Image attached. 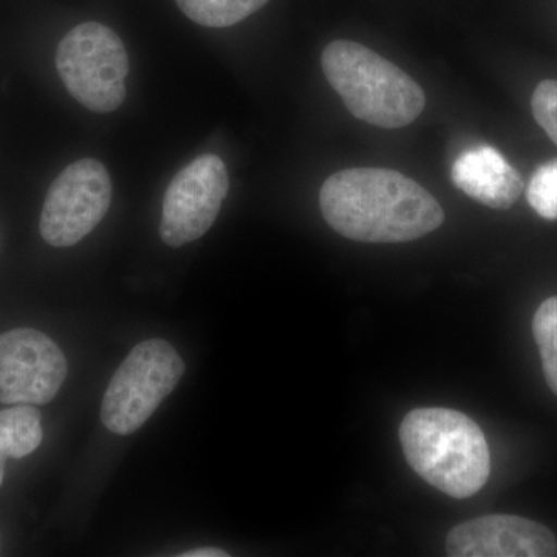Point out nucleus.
<instances>
[{
  "instance_id": "nucleus-1",
  "label": "nucleus",
  "mask_w": 557,
  "mask_h": 557,
  "mask_svg": "<svg viewBox=\"0 0 557 557\" xmlns=\"http://www.w3.org/2000/svg\"><path fill=\"white\" fill-rule=\"evenodd\" d=\"M319 205L332 230L366 244L421 239L445 222V211L428 189L383 168H351L330 175Z\"/></svg>"
},
{
  "instance_id": "nucleus-2",
  "label": "nucleus",
  "mask_w": 557,
  "mask_h": 557,
  "mask_svg": "<svg viewBox=\"0 0 557 557\" xmlns=\"http://www.w3.org/2000/svg\"><path fill=\"white\" fill-rule=\"evenodd\" d=\"M399 442L410 468L446 496L468 498L486 485L490 448L482 429L465 413L412 410L399 428Z\"/></svg>"
},
{
  "instance_id": "nucleus-3",
  "label": "nucleus",
  "mask_w": 557,
  "mask_h": 557,
  "mask_svg": "<svg viewBox=\"0 0 557 557\" xmlns=\"http://www.w3.org/2000/svg\"><path fill=\"white\" fill-rule=\"evenodd\" d=\"M321 62L330 86L355 119L399 129L423 113L426 97L417 81L362 44L333 40Z\"/></svg>"
},
{
  "instance_id": "nucleus-4",
  "label": "nucleus",
  "mask_w": 557,
  "mask_h": 557,
  "mask_svg": "<svg viewBox=\"0 0 557 557\" xmlns=\"http://www.w3.org/2000/svg\"><path fill=\"white\" fill-rule=\"evenodd\" d=\"M57 69L69 94L91 112H113L126 100L129 57L120 36L100 22H84L62 38Z\"/></svg>"
},
{
  "instance_id": "nucleus-5",
  "label": "nucleus",
  "mask_w": 557,
  "mask_h": 557,
  "mask_svg": "<svg viewBox=\"0 0 557 557\" xmlns=\"http://www.w3.org/2000/svg\"><path fill=\"white\" fill-rule=\"evenodd\" d=\"M183 375L185 362L168 341H143L110 380L102 398V424L112 434H134L170 397Z\"/></svg>"
},
{
  "instance_id": "nucleus-6",
  "label": "nucleus",
  "mask_w": 557,
  "mask_h": 557,
  "mask_svg": "<svg viewBox=\"0 0 557 557\" xmlns=\"http://www.w3.org/2000/svg\"><path fill=\"white\" fill-rule=\"evenodd\" d=\"M110 201L108 168L94 159L75 161L51 183L40 214V236L51 247H73L97 228Z\"/></svg>"
},
{
  "instance_id": "nucleus-7",
  "label": "nucleus",
  "mask_w": 557,
  "mask_h": 557,
  "mask_svg": "<svg viewBox=\"0 0 557 557\" xmlns=\"http://www.w3.org/2000/svg\"><path fill=\"white\" fill-rule=\"evenodd\" d=\"M228 189V171L220 157L205 153L190 161L164 194L161 240L180 248L205 236L214 225Z\"/></svg>"
},
{
  "instance_id": "nucleus-8",
  "label": "nucleus",
  "mask_w": 557,
  "mask_h": 557,
  "mask_svg": "<svg viewBox=\"0 0 557 557\" xmlns=\"http://www.w3.org/2000/svg\"><path fill=\"white\" fill-rule=\"evenodd\" d=\"M69 366L53 339L35 329L0 335V403L47 405L57 397Z\"/></svg>"
},
{
  "instance_id": "nucleus-9",
  "label": "nucleus",
  "mask_w": 557,
  "mask_h": 557,
  "mask_svg": "<svg viewBox=\"0 0 557 557\" xmlns=\"http://www.w3.org/2000/svg\"><path fill=\"white\" fill-rule=\"evenodd\" d=\"M446 552L453 557H553L557 541L552 530L534 520L491 515L453 528Z\"/></svg>"
},
{
  "instance_id": "nucleus-10",
  "label": "nucleus",
  "mask_w": 557,
  "mask_h": 557,
  "mask_svg": "<svg viewBox=\"0 0 557 557\" xmlns=\"http://www.w3.org/2000/svg\"><path fill=\"white\" fill-rule=\"evenodd\" d=\"M450 175L458 189L487 208L515 207L523 193L522 175L493 146L465 150L454 161Z\"/></svg>"
},
{
  "instance_id": "nucleus-11",
  "label": "nucleus",
  "mask_w": 557,
  "mask_h": 557,
  "mask_svg": "<svg viewBox=\"0 0 557 557\" xmlns=\"http://www.w3.org/2000/svg\"><path fill=\"white\" fill-rule=\"evenodd\" d=\"M42 438V416L35 406L16 405L0 410V456H30L39 448Z\"/></svg>"
},
{
  "instance_id": "nucleus-12",
  "label": "nucleus",
  "mask_w": 557,
  "mask_h": 557,
  "mask_svg": "<svg viewBox=\"0 0 557 557\" xmlns=\"http://www.w3.org/2000/svg\"><path fill=\"white\" fill-rule=\"evenodd\" d=\"M270 0H177L190 21L209 28H226L247 20Z\"/></svg>"
},
{
  "instance_id": "nucleus-13",
  "label": "nucleus",
  "mask_w": 557,
  "mask_h": 557,
  "mask_svg": "<svg viewBox=\"0 0 557 557\" xmlns=\"http://www.w3.org/2000/svg\"><path fill=\"white\" fill-rule=\"evenodd\" d=\"M533 335L545 380L557 397V296L541 304L533 319Z\"/></svg>"
},
{
  "instance_id": "nucleus-14",
  "label": "nucleus",
  "mask_w": 557,
  "mask_h": 557,
  "mask_svg": "<svg viewBox=\"0 0 557 557\" xmlns=\"http://www.w3.org/2000/svg\"><path fill=\"white\" fill-rule=\"evenodd\" d=\"M527 199L542 219L557 220V157L534 171Z\"/></svg>"
},
{
  "instance_id": "nucleus-15",
  "label": "nucleus",
  "mask_w": 557,
  "mask_h": 557,
  "mask_svg": "<svg viewBox=\"0 0 557 557\" xmlns=\"http://www.w3.org/2000/svg\"><path fill=\"white\" fill-rule=\"evenodd\" d=\"M534 120L557 145V79H544L537 84L531 98Z\"/></svg>"
},
{
  "instance_id": "nucleus-16",
  "label": "nucleus",
  "mask_w": 557,
  "mask_h": 557,
  "mask_svg": "<svg viewBox=\"0 0 557 557\" xmlns=\"http://www.w3.org/2000/svg\"><path fill=\"white\" fill-rule=\"evenodd\" d=\"M182 557H228V553L220 548H197L182 553Z\"/></svg>"
},
{
  "instance_id": "nucleus-17",
  "label": "nucleus",
  "mask_w": 557,
  "mask_h": 557,
  "mask_svg": "<svg viewBox=\"0 0 557 557\" xmlns=\"http://www.w3.org/2000/svg\"><path fill=\"white\" fill-rule=\"evenodd\" d=\"M7 457L0 456V486H2L3 478H5Z\"/></svg>"
}]
</instances>
